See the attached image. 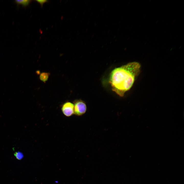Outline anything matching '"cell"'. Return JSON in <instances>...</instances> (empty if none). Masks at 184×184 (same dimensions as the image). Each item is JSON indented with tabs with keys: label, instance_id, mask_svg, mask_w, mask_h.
<instances>
[{
	"label": "cell",
	"instance_id": "cell-6",
	"mask_svg": "<svg viewBox=\"0 0 184 184\" xmlns=\"http://www.w3.org/2000/svg\"><path fill=\"white\" fill-rule=\"evenodd\" d=\"M14 155L16 158L18 160H21L23 157V154L20 152H16L14 153Z\"/></svg>",
	"mask_w": 184,
	"mask_h": 184
},
{
	"label": "cell",
	"instance_id": "cell-5",
	"mask_svg": "<svg viewBox=\"0 0 184 184\" xmlns=\"http://www.w3.org/2000/svg\"><path fill=\"white\" fill-rule=\"evenodd\" d=\"M31 1L29 0H16L15 2L18 4L24 6H28L30 2Z\"/></svg>",
	"mask_w": 184,
	"mask_h": 184
},
{
	"label": "cell",
	"instance_id": "cell-2",
	"mask_svg": "<svg viewBox=\"0 0 184 184\" xmlns=\"http://www.w3.org/2000/svg\"><path fill=\"white\" fill-rule=\"evenodd\" d=\"M73 104L74 114L80 116L85 113L87 110V106L84 101L80 99H77L74 101Z\"/></svg>",
	"mask_w": 184,
	"mask_h": 184
},
{
	"label": "cell",
	"instance_id": "cell-1",
	"mask_svg": "<svg viewBox=\"0 0 184 184\" xmlns=\"http://www.w3.org/2000/svg\"><path fill=\"white\" fill-rule=\"evenodd\" d=\"M140 68V64L134 62L113 70L109 80L112 90L119 96H123L133 86Z\"/></svg>",
	"mask_w": 184,
	"mask_h": 184
},
{
	"label": "cell",
	"instance_id": "cell-7",
	"mask_svg": "<svg viewBox=\"0 0 184 184\" xmlns=\"http://www.w3.org/2000/svg\"><path fill=\"white\" fill-rule=\"evenodd\" d=\"M37 2L39 3L41 7H42L44 4L45 3L47 2L48 1L47 0H36Z\"/></svg>",
	"mask_w": 184,
	"mask_h": 184
},
{
	"label": "cell",
	"instance_id": "cell-3",
	"mask_svg": "<svg viewBox=\"0 0 184 184\" xmlns=\"http://www.w3.org/2000/svg\"><path fill=\"white\" fill-rule=\"evenodd\" d=\"M61 110L62 112L65 116L70 117L74 114V104L70 102H66L62 105Z\"/></svg>",
	"mask_w": 184,
	"mask_h": 184
},
{
	"label": "cell",
	"instance_id": "cell-4",
	"mask_svg": "<svg viewBox=\"0 0 184 184\" xmlns=\"http://www.w3.org/2000/svg\"><path fill=\"white\" fill-rule=\"evenodd\" d=\"M50 75L49 73L42 72L40 75L39 78L41 81L45 83L48 80Z\"/></svg>",
	"mask_w": 184,
	"mask_h": 184
}]
</instances>
